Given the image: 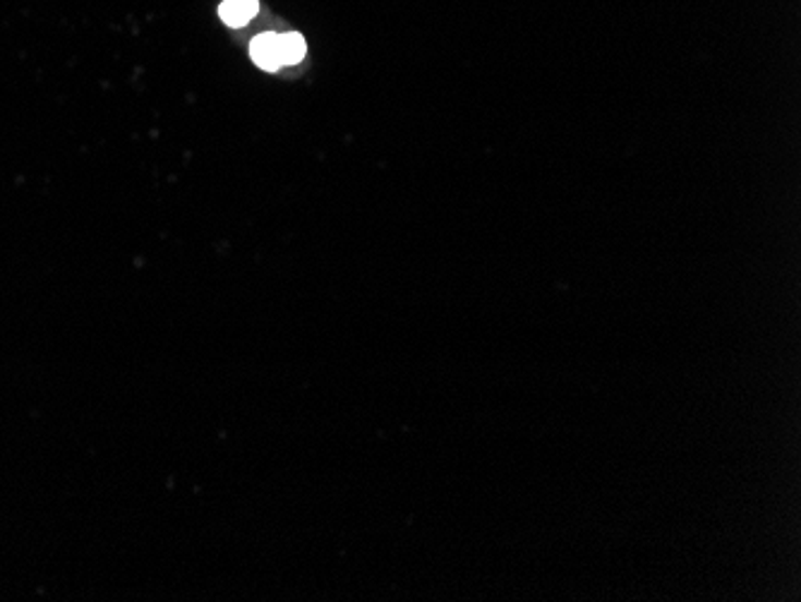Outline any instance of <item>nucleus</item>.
<instances>
[{
  "instance_id": "nucleus-2",
  "label": "nucleus",
  "mask_w": 801,
  "mask_h": 602,
  "mask_svg": "<svg viewBox=\"0 0 801 602\" xmlns=\"http://www.w3.org/2000/svg\"><path fill=\"white\" fill-rule=\"evenodd\" d=\"M257 0H223L219 8V17L229 24V27H243L245 22L257 15Z\"/></svg>"
},
{
  "instance_id": "nucleus-1",
  "label": "nucleus",
  "mask_w": 801,
  "mask_h": 602,
  "mask_svg": "<svg viewBox=\"0 0 801 602\" xmlns=\"http://www.w3.org/2000/svg\"><path fill=\"white\" fill-rule=\"evenodd\" d=\"M250 56L262 70H279L281 51H279V36L277 34H259L257 39L250 44Z\"/></svg>"
},
{
  "instance_id": "nucleus-3",
  "label": "nucleus",
  "mask_w": 801,
  "mask_h": 602,
  "mask_svg": "<svg viewBox=\"0 0 801 602\" xmlns=\"http://www.w3.org/2000/svg\"><path fill=\"white\" fill-rule=\"evenodd\" d=\"M279 51H281V63L293 65L305 56V39L301 34H283L279 36Z\"/></svg>"
}]
</instances>
